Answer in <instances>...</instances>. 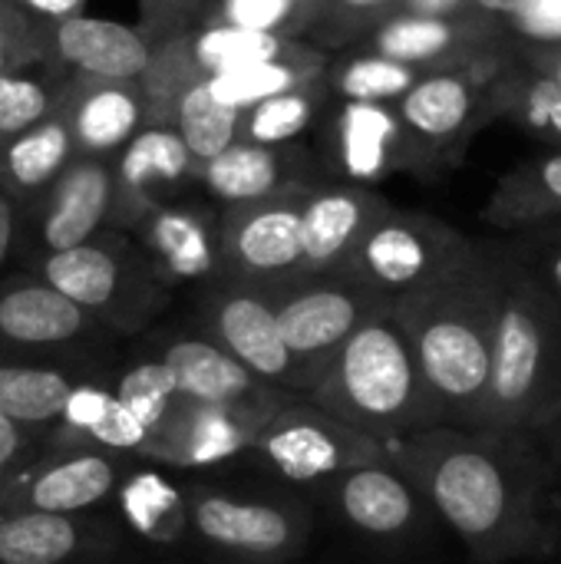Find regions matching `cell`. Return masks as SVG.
I'll return each mask as SVG.
<instances>
[{"instance_id": "1", "label": "cell", "mask_w": 561, "mask_h": 564, "mask_svg": "<svg viewBox=\"0 0 561 564\" xmlns=\"http://www.w3.org/2000/svg\"><path fill=\"white\" fill-rule=\"evenodd\" d=\"M384 449L479 564L559 552L561 479L529 433L433 426L387 440Z\"/></svg>"}, {"instance_id": "2", "label": "cell", "mask_w": 561, "mask_h": 564, "mask_svg": "<svg viewBox=\"0 0 561 564\" xmlns=\"http://www.w3.org/2000/svg\"><path fill=\"white\" fill-rule=\"evenodd\" d=\"M443 426L479 430L493 360L496 264L473 254L440 281L390 304Z\"/></svg>"}, {"instance_id": "3", "label": "cell", "mask_w": 561, "mask_h": 564, "mask_svg": "<svg viewBox=\"0 0 561 564\" xmlns=\"http://www.w3.org/2000/svg\"><path fill=\"white\" fill-rule=\"evenodd\" d=\"M493 264L496 321L479 430L532 436L561 416V314L519 264Z\"/></svg>"}, {"instance_id": "4", "label": "cell", "mask_w": 561, "mask_h": 564, "mask_svg": "<svg viewBox=\"0 0 561 564\" xmlns=\"http://www.w3.org/2000/svg\"><path fill=\"white\" fill-rule=\"evenodd\" d=\"M308 400L380 443L443 426L413 347L390 307L350 334Z\"/></svg>"}, {"instance_id": "5", "label": "cell", "mask_w": 561, "mask_h": 564, "mask_svg": "<svg viewBox=\"0 0 561 564\" xmlns=\"http://www.w3.org/2000/svg\"><path fill=\"white\" fill-rule=\"evenodd\" d=\"M33 264L36 278L66 294L103 330H142L169 304V288L152 274L136 238L126 231L106 228L86 245L46 254Z\"/></svg>"}, {"instance_id": "6", "label": "cell", "mask_w": 561, "mask_h": 564, "mask_svg": "<svg viewBox=\"0 0 561 564\" xmlns=\"http://www.w3.org/2000/svg\"><path fill=\"white\" fill-rule=\"evenodd\" d=\"M192 535L238 564H284L301 555L311 535V512L281 496H248L212 482L185 489Z\"/></svg>"}, {"instance_id": "7", "label": "cell", "mask_w": 561, "mask_h": 564, "mask_svg": "<svg viewBox=\"0 0 561 564\" xmlns=\"http://www.w3.org/2000/svg\"><path fill=\"white\" fill-rule=\"evenodd\" d=\"M470 258V248L443 225L420 215L384 212L341 264V278L367 288L384 301H400Z\"/></svg>"}, {"instance_id": "8", "label": "cell", "mask_w": 561, "mask_h": 564, "mask_svg": "<svg viewBox=\"0 0 561 564\" xmlns=\"http://www.w3.org/2000/svg\"><path fill=\"white\" fill-rule=\"evenodd\" d=\"M271 297L281 340L308 393L317 387V380L324 377L337 350L350 340V334L390 307V301L370 294L367 288L341 274L301 278L281 291H271Z\"/></svg>"}, {"instance_id": "9", "label": "cell", "mask_w": 561, "mask_h": 564, "mask_svg": "<svg viewBox=\"0 0 561 564\" xmlns=\"http://www.w3.org/2000/svg\"><path fill=\"white\" fill-rule=\"evenodd\" d=\"M251 453H258L268 469L294 486L334 482L350 469L387 463L380 440L350 430L347 423L314 406L308 397H291L261 426Z\"/></svg>"}, {"instance_id": "10", "label": "cell", "mask_w": 561, "mask_h": 564, "mask_svg": "<svg viewBox=\"0 0 561 564\" xmlns=\"http://www.w3.org/2000/svg\"><path fill=\"white\" fill-rule=\"evenodd\" d=\"M308 188L222 208L218 248L222 278L261 291H281L301 281V205Z\"/></svg>"}, {"instance_id": "11", "label": "cell", "mask_w": 561, "mask_h": 564, "mask_svg": "<svg viewBox=\"0 0 561 564\" xmlns=\"http://www.w3.org/2000/svg\"><path fill=\"white\" fill-rule=\"evenodd\" d=\"M198 317L202 334L215 340L225 354H231L241 367H248L258 380L288 393H308L281 340L271 291L218 278L205 284Z\"/></svg>"}, {"instance_id": "12", "label": "cell", "mask_w": 561, "mask_h": 564, "mask_svg": "<svg viewBox=\"0 0 561 564\" xmlns=\"http://www.w3.org/2000/svg\"><path fill=\"white\" fill-rule=\"evenodd\" d=\"M126 459L106 449H43L0 479V512L83 516L116 496Z\"/></svg>"}, {"instance_id": "13", "label": "cell", "mask_w": 561, "mask_h": 564, "mask_svg": "<svg viewBox=\"0 0 561 564\" xmlns=\"http://www.w3.org/2000/svg\"><path fill=\"white\" fill-rule=\"evenodd\" d=\"M116 178L112 162L76 155L63 175L30 205L26 212V245L33 261L86 245L112 225Z\"/></svg>"}, {"instance_id": "14", "label": "cell", "mask_w": 561, "mask_h": 564, "mask_svg": "<svg viewBox=\"0 0 561 564\" xmlns=\"http://www.w3.org/2000/svg\"><path fill=\"white\" fill-rule=\"evenodd\" d=\"M116 202L112 231H132L149 212L182 202L188 185H198V162L172 126H145L112 159Z\"/></svg>"}, {"instance_id": "15", "label": "cell", "mask_w": 561, "mask_h": 564, "mask_svg": "<svg viewBox=\"0 0 561 564\" xmlns=\"http://www.w3.org/2000/svg\"><path fill=\"white\" fill-rule=\"evenodd\" d=\"M159 360L175 377L179 397L192 403H208L222 410L245 413L258 423H268L291 397L265 380H258L248 367H241L231 354H225L205 334L198 337H175L162 347Z\"/></svg>"}, {"instance_id": "16", "label": "cell", "mask_w": 561, "mask_h": 564, "mask_svg": "<svg viewBox=\"0 0 561 564\" xmlns=\"http://www.w3.org/2000/svg\"><path fill=\"white\" fill-rule=\"evenodd\" d=\"M265 423L179 397L172 413L149 433L139 459L175 466V469H208L228 463L241 453H251Z\"/></svg>"}, {"instance_id": "17", "label": "cell", "mask_w": 561, "mask_h": 564, "mask_svg": "<svg viewBox=\"0 0 561 564\" xmlns=\"http://www.w3.org/2000/svg\"><path fill=\"white\" fill-rule=\"evenodd\" d=\"M136 245L152 274L172 291L179 284H212L222 278L218 215L198 205H162L136 228Z\"/></svg>"}, {"instance_id": "18", "label": "cell", "mask_w": 561, "mask_h": 564, "mask_svg": "<svg viewBox=\"0 0 561 564\" xmlns=\"http://www.w3.org/2000/svg\"><path fill=\"white\" fill-rule=\"evenodd\" d=\"M337 516L360 535L377 542H410L433 516L413 482L390 463L350 469L327 482Z\"/></svg>"}, {"instance_id": "19", "label": "cell", "mask_w": 561, "mask_h": 564, "mask_svg": "<svg viewBox=\"0 0 561 564\" xmlns=\"http://www.w3.org/2000/svg\"><path fill=\"white\" fill-rule=\"evenodd\" d=\"M103 327L43 278L0 284V347L17 354H50L93 340Z\"/></svg>"}, {"instance_id": "20", "label": "cell", "mask_w": 561, "mask_h": 564, "mask_svg": "<svg viewBox=\"0 0 561 564\" xmlns=\"http://www.w3.org/2000/svg\"><path fill=\"white\" fill-rule=\"evenodd\" d=\"M384 212L387 205L357 185L308 188L301 205V278L337 274Z\"/></svg>"}, {"instance_id": "21", "label": "cell", "mask_w": 561, "mask_h": 564, "mask_svg": "<svg viewBox=\"0 0 561 564\" xmlns=\"http://www.w3.org/2000/svg\"><path fill=\"white\" fill-rule=\"evenodd\" d=\"M60 116L73 135L76 155L112 162L139 129H145V109L136 83L109 79H69L60 96Z\"/></svg>"}, {"instance_id": "22", "label": "cell", "mask_w": 561, "mask_h": 564, "mask_svg": "<svg viewBox=\"0 0 561 564\" xmlns=\"http://www.w3.org/2000/svg\"><path fill=\"white\" fill-rule=\"evenodd\" d=\"M50 56L66 63L76 79L136 83L149 59V36L103 17H66L46 26Z\"/></svg>"}, {"instance_id": "23", "label": "cell", "mask_w": 561, "mask_h": 564, "mask_svg": "<svg viewBox=\"0 0 561 564\" xmlns=\"http://www.w3.org/2000/svg\"><path fill=\"white\" fill-rule=\"evenodd\" d=\"M198 185L225 208L268 202L304 185V159L288 145L231 142L222 155L198 165Z\"/></svg>"}, {"instance_id": "24", "label": "cell", "mask_w": 561, "mask_h": 564, "mask_svg": "<svg viewBox=\"0 0 561 564\" xmlns=\"http://www.w3.org/2000/svg\"><path fill=\"white\" fill-rule=\"evenodd\" d=\"M106 539V529L86 516L0 512V564H79Z\"/></svg>"}, {"instance_id": "25", "label": "cell", "mask_w": 561, "mask_h": 564, "mask_svg": "<svg viewBox=\"0 0 561 564\" xmlns=\"http://www.w3.org/2000/svg\"><path fill=\"white\" fill-rule=\"evenodd\" d=\"M76 159L73 135L60 109L43 122L0 139V188L23 208H30Z\"/></svg>"}, {"instance_id": "26", "label": "cell", "mask_w": 561, "mask_h": 564, "mask_svg": "<svg viewBox=\"0 0 561 564\" xmlns=\"http://www.w3.org/2000/svg\"><path fill=\"white\" fill-rule=\"evenodd\" d=\"M400 152V119L380 102H347L334 122V155L347 178H384Z\"/></svg>"}, {"instance_id": "27", "label": "cell", "mask_w": 561, "mask_h": 564, "mask_svg": "<svg viewBox=\"0 0 561 564\" xmlns=\"http://www.w3.org/2000/svg\"><path fill=\"white\" fill-rule=\"evenodd\" d=\"M116 502L126 525L152 545L172 549L185 542V535L192 532L185 489H179L172 479H165L155 469L126 473L116 489Z\"/></svg>"}, {"instance_id": "28", "label": "cell", "mask_w": 561, "mask_h": 564, "mask_svg": "<svg viewBox=\"0 0 561 564\" xmlns=\"http://www.w3.org/2000/svg\"><path fill=\"white\" fill-rule=\"evenodd\" d=\"M208 79L192 53V33L188 30H169L149 40V59L136 79V89L142 96L145 126H172L175 109L182 96Z\"/></svg>"}, {"instance_id": "29", "label": "cell", "mask_w": 561, "mask_h": 564, "mask_svg": "<svg viewBox=\"0 0 561 564\" xmlns=\"http://www.w3.org/2000/svg\"><path fill=\"white\" fill-rule=\"evenodd\" d=\"M76 380L79 377L63 367L10 360L0 354V416L46 433L60 420Z\"/></svg>"}, {"instance_id": "30", "label": "cell", "mask_w": 561, "mask_h": 564, "mask_svg": "<svg viewBox=\"0 0 561 564\" xmlns=\"http://www.w3.org/2000/svg\"><path fill=\"white\" fill-rule=\"evenodd\" d=\"M324 76V56L311 46H301L288 56H274L265 63H251L241 69H228L218 76H208V89L218 102L245 112L271 96H281L288 89L317 83Z\"/></svg>"}, {"instance_id": "31", "label": "cell", "mask_w": 561, "mask_h": 564, "mask_svg": "<svg viewBox=\"0 0 561 564\" xmlns=\"http://www.w3.org/2000/svg\"><path fill=\"white\" fill-rule=\"evenodd\" d=\"M294 36H278V33H258V30H241V26H222L208 23L198 33H192V53L202 66L205 76H218L228 69H241L251 63H265L274 56H288L301 50Z\"/></svg>"}, {"instance_id": "32", "label": "cell", "mask_w": 561, "mask_h": 564, "mask_svg": "<svg viewBox=\"0 0 561 564\" xmlns=\"http://www.w3.org/2000/svg\"><path fill=\"white\" fill-rule=\"evenodd\" d=\"M473 109V93L463 79L440 73L417 79L403 96H400V119L407 129L427 135V139H443L453 135Z\"/></svg>"}, {"instance_id": "33", "label": "cell", "mask_w": 561, "mask_h": 564, "mask_svg": "<svg viewBox=\"0 0 561 564\" xmlns=\"http://www.w3.org/2000/svg\"><path fill=\"white\" fill-rule=\"evenodd\" d=\"M238 126H241V112L218 102L205 79L182 96L175 109V122H172V129L182 135L185 149L192 152L198 165L212 162L231 142H238Z\"/></svg>"}, {"instance_id": "34", "label": "cell", "mask_w": 561, "mask_h": 564, "mask_svg": "<svg viewBox=\"0 0 561 564\" xmlns=\"http://www.w3.org/2000/svg\"><path fill=\"white\" fill-rule=\"evenodd\" d=\"M317 106H321V79L271 96L241 112L238 139L255 145H288L291 139L308 132V126L317 116Z\"/></svg>"}, {"instance_id": "35", "label": "cell", "mask_w": 561, "mask_h": 564, "mask_svg": "<svg viewBox=\"0 0 561 564\" xmlns=\"http://www.w3.org/2000/svg\"><path fill=\"white\" fill-rule=\"evenodd\" d=\"M417 83V69L377 53L354 56L331 73V86L347 102H380L400 99Z\"/></svg>"}, {"instance_id": "36", "label": "cell", "mask_w": 561, "mask_h": 564, "mask_svg": "<svg viewBox=\"0 0 561 564\" xmlns=\"http://www.w3.org/2000/svg\"><path fill=\"white\" fill-rule=\"evenodd\" d=\"M112 397L145 433H152L179 403V387L162 360H142L116 380Z\"/></svg>"}, {"instance_id": "37", "label": "cell", "mask_w": 561, "mask_h": 564, "mask_svg": "<svg viewBox=\"0 0 561 564\" xmlns=\"http://www.w3.org/2000/svg\"><path fill=\"white\" fill-rule=\"evenodd\" d=\"M450 46H453V23H446V17L400 13L374 33V53L407 66L427 63L446 53Z\"/></svg>"}, {"instance_id": "38", "label": "cell", "mask_w": 561, "mask_h": 564, "mask_svg": "<svg viewBox=\"0 0 561 564\" xmlns=\"http://www.w3.org/2000/svg\"><path fill=\"white\" fill-rule=\"evenodd\" d=\"M112 406V387H103L96 380H76L60 420L46 430L43 449H96V433Z\"/></svg>"}, {"instance_id": "39", "label": "cell", "mask_w": 561, "mask_h": 564, "mask_svg": "<svg viewBox=\"0 0 561 564\" xmlns=\"http://www.w3.org/2000/svg\"><path fill=\"white\" fill-rule=\"evenodd\" d=\"M63 86L26 69L0 76V139H10L60 109Z\"/></svg>"}, {"instance_id": "40", "label": "cell", "mask_w": 561, "mask_h": 564, "mask_svg": "<svg viewBox=\"0 0 561 564\" xmlns=\"http://www.w3.org/2000/svg\"><path fill=\"white\" fill-rule=\"evenodd\" d=\"M308 17L311 10L304 0H218L212 23L291 36L308 23Z\"/></svg>"}, {"instance_id": "41", "label": "cell", "mask_w": 561, "mask_h": 564, "mask_svg": "<svg viewBox=\"0 0 561 564\" xmlns=\"http://www.w3.org/2000/svg\"><path fill=\"white\" fill-rule=\"evenodd\" d=\"M50 53L46 23L33 20L13 0H0V76L26 69Z\"/></svg>"}, {"instance_id": "42", "label": "cell", "mask_w": 561, "mask_h": 564, "mask_svg": "<svg viewBox=\"0 0 561 564\" xmlns=\"http://www.w3.org/2000/svg\"><path fill=\"white\" fill-rule=\"evenodd\" d=\"M549 212H561V155H552L542 162L536 175V192L526 198L503 202L496 215L503 221H526V218H542Z\"/></svg>"}, {"instance_id": "43", "label": "cell", "mask_w": 561, "mask_h": 564, "mask_svg": "<svg viewBox=\"0 0 561 564\" xmlns=\"http://www.w3.org/2000/svg\"><path fill=\"white\" fill-rule=\"evenodd\" d=\"M43 430L33 426H20L7 416H0V479L13 469H20L23 463H30L33 456L43 453Z\"/></svg>"}, {"instance_id": "44", "label": "cell", "mask_w": 561, "mask_h": 564, "mask_svg": "<svg viewBox=\"0 0 561 564\" xmlns=\"http://www.w3.org/2000/svg\"><path fill=\"white\" fill-rule=\"evenodd\" d=\"M516 26L539 40H559L561 36V0H522L513 13Z\"/></svg>"}, {"instance_id": "45", "label": "cell", "mask_w": 561, "mask_h": 564, "mask_svg": "<svg viewBox=\"0 0 561 564\" xmlns=\"http://www.w3.org/2000/svg\"><path fill=\"white\" fill-rule=\"evenodd\" d=\"M522 271L555 304V311L561 314V241L542 248L539 258H536V268H522Z\"/></svg>"}, {"instance_id": "46", "label": "cell", "mask_w": 561, "mask_h": 564, "mask_svg": "<svg viewBox=\"0 0 561 564\" xmlns=\"http://www.w3.org/2000/svg\"><path fill=\"white\" fill-rule=\"evenodd\" d=\"M529 109H532V119L539 126H549L561 135V83L559 79H542L532 86V96H529Z\"/></svg>"}, {"instance_id": "47", "label": "cell", "mask_w": 561, "mask_h": 564, "mask_svg": "<svg viewBox=\"0 0 561 564\" xmlns=\"http://www.w3.org/2000/svg\"><path fill=\"white\" fill-rule=\"evenodd\" d=\"M192 3H195V0H139L145 30H149V33L179 30V20L185 17V10H188ZM149 33H145V36H149Z\"/></svg>"}, {"instance_id": "48", "label": "cell", "mask_w": 561, "mask_h": 564, "mask_svg": "<svg viewBox=\"0 0 561 564\" xmlns=\"http://www.w3.org/2000/svg\"><path fill=\"white\" fill-rule=\"evenodd\" d=\"M13 3L23 7L33 20H40L46 26L66 20V17L83 13V7H86V0H13Z\"/></svg>"}, {"instance_id": "49", "label": "cell", "mask_w": 561, "mask_h": 564, "mask_svg": "<svg viewBox=\"0 0 561 564\" xmlns=\"http://www.w3.org/2000/svg\"><path fill=\"white\" fill-rule=\"evenodd\" d=\"M20 215H23L20 205L0 188V268L13 251V241H17V231H20Z\"/></svg>"}, {"instance_id": "50", "label": "cell", "mask_w": 561, "mask_h": 564, "mask_svg": "<svg viewBox=\"0 0 561 564\" xmlns=\"http://www.w3.org/2000/svg\"><path fill=\"white\" fill-rule=\"evenodd\" d=\"M532 440L539 443L542 456L549 459V466L555 469V476L561 479V416H555L552 423H546L539 433H532Z\"/></svg>"}, {"instance_id": "51", "label": "cell", "mask_w": 561, "mask_h": 564, "mask_svg": "<svg viewBox=\"0 0 561 564\" xmlns=\"http://www.w3.org/2000/svg\"><path fill=\"white\" fill-rule=\"evenodd\" d=\"M463 0H403V10L407 13H417V17H446Z\"/></svg>"}, {"instance_id": "52", "label": "cell", "mask_w": 561, "mask_h": 564, "mask_svg": "<svg viewBox=\"0 0 561 564\" xmlns=\"http://www.w3.org/2000/svg\"><path fill=\"white\" fill-rule=\"evenodd\" d=\"M384 3H390V0H331V7L341 17H367V13L380 10Z\"/></svg>"}, {"instance_id": "53", "label": "cell", "mask_w": 561, "mask_h": 564, "mask_svg": "<svg viewBox=\"0 0 561 564\" xmlns=\"http://www.w3.org/2000/svg\"><path fill=\"white\" fill-rule=\"evenodd\" d=\"M483 10H496V13H516L522 0H476Z\"/></svg>"}, {"instance_id": "54", "label": "cell", "mask_w": 561, "mask_h": 564, "mask_svg": "<svg viewBox=\"0 0 561 564\" xmlns=\"http://www.w3.org/2000/svg\"><path fill=\"white\" fill-rule=\"evenodd\" d=\"M304 3H308V10L314 13V10H321V7H327L331 0H304Z\"/></svg>"}, {"instance_id": "55", "label": "cell", "mask_w": 561, "mask_h": 564, "mask_svg": "<svg viewBox=\"0 0 561 564\" xmlns=\"http://www.w3.org/2000/svg\"><path fill=\"white\" fill-rule=\"evenodd\" d=\"M559 83H561V63H559Z\"/></svg>"}]
</instances>
